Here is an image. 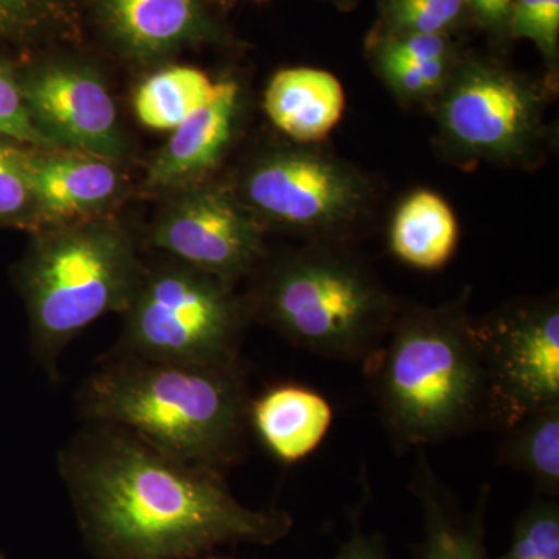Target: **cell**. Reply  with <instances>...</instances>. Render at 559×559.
Instances as JSON below:
<instances>
[{
	"mask_svg": "<svg viewBox=\"0 0 559 559\" xmlns=\"http://www.w3.org/2000/svg\"><path fill=\"white\" fill-rule=\"evenodd\" d=\"M114 355L238 369L246 329L237 288L207 272L168 259L143 267Z\"/></svg>",
	"mask_w": 559,
	"mask_h": 559,
	"instance_id": "ba28073f",
	"label": "cell"
},
{
	"mask_svg": "<svg viewBox=\"0 0 559 559\" xmlns=\"http://www.w3.org/2000/svg\"><path fill=\"white\" fill-rule=\"evenodd\" d=\"M231 190L264 231L301 242L356 245L374 223L377 180L322 143H271L253 154Z\"/></svg>",
	"mask_w": 559,
	"mask_h": 559,
	"instance_id": "52a82bcc",
	"label": "cell"
},
{
	"mask_svg": "<svg viewBox=\"0 0 559 559\" xmlns=\"http://www.w3.org/2000/svg\"><path fill=\"white\" fill-rule=\"evenodd\" d=\"M79 0H0V39L31 40L66 31Z\"/></svg>",
	"mask_w": 559,
	"mask_h": 559,
	"instance_id": "603a6c76",
	"label": "cell"
},
{
	"mask_svg": "<svg viewBox=\"0 0 559 559\" xmlns=\"http://www.w3.org/2000/svg\"><path fill=\"white\" fill-rule=\"evenodd\" d=\"M150 245L237 288L267 255L266 231L230 186L202 180L157 218Z\"/></svg>",
	"mask_w": 559,
	"mask_h": 559,
	"instance_id": "30bf717a",
	"label": "cell"
},
{
	"mask_svg": "<svg viewBox=\"0 0 559 559\" xmlns=\"http://www.w3.org/2000/svg\"><path fill=\"white\" fill-rule=\"evenodd\" d=\"M459 237L454 210L432 190L407 194L389 224L390 252L415 270L439 271L447 266L457 250Z\"/></svg>",
	"mask_w": 559,
	"mask_h": 559,
	"instance_id": "ac0fdd59",
	"label": "cell"
},
{
	"mask_svg": "<svg viewBox=\"0 0 559 559\" xmlns=\"http://www.w3.org/2000/svg\"><path fill=\"white\" fill-rule=\"evenodd\" d=\"M263 106L267 119L286 139L322 143L344 116V86L326 70L282 69L267 83Z\"/></svg>",
	"mask_w": 559,
	"mask_h": 559,
	"instance_id": "2e32d148",
	"label": "cell"
},
{
	"mask_svg": "<svg viewBox=\"0 0 559 559\" xmlns=\"http://www.w3.org/2000/svg\"><path fill=\"white\" fill-rule=\"evenodd\" d=\"M409 489L423 513V539L415 550V559H488L485 547L488 487L481 489L476 507L466 513L437 476L425 450H419Z\"/></svg>",
	"mask_w": 559,
	"mask_h": 559,
	"instance_id": "9a60e30c",
	"label": "cell"
},
{
	"mask_svg": "<svg viewBox=\"0 0 559 559\" xmlns=\"http://www.w3.org/2000/svg\"><path fill=\"white\" fill-rule=\"evenodd\" d=\"M356 2H358V0H336L337 7H340L341 10H352L353 7L356 5Z\"/></svg>",
	"mask_w": 559,
	"mask_h": 559,
	"instance_id": "f546056e",
	"label": "cell"
},
{
	"mask_svg": "<svg viewBox=\"0 0 559 559\" xmlns=\"http://www.w3.org/2000/svg\"><path fill=\"white\" fill-rule=\"evenodd\" d=\"M81 536L97 559H194L224 544L272 546L286 511L252 510L223 473L190 465L106 423H84L58 455Z\"/></svg>",
	"mask_w": 559,
	"mask_h": 559,
	"instance_id": "6da1fadb",
	"label": "cell"
},
{
	"mask_svg": "<svg viewBox=\"0 0 559 559\" xmlns=\"http://www.w3.org/2000/svg\"><path fill=\"white\" fill-rule=\"evenodd\" d=\"M465 3L476 27L488 32L498 40L509 39V10L503 7L502 0H465Z\"/></svg>",
	"mask_w": 559,
	"mask_h": 559,
	"instance_id": "83f0119b",
	"label": "cell"
},
{
	"mask_svg": "<svg viewBox=\"0 0 559 559\" xmlns=\"http://www.w3.org/2000/svg\"><path fill=\"white\" fill-rule=\"evenodd\" d=\"M20 83L33 123L55 148L86 151L112 160L127 154L116 102L91 66L43 62Z\"/></svg>",
	"mask_w": 559,
	"mask_h": 559,
	"instance_id": "8fae6325",
	"label": "cell"
},
{
	"mask_svg": "<svg viewBox=\"0 0 559 559\" xmlns=\"http://www.w3.org/2000/svg\"><path fill=\"white\" fill-rule=\"evenodd\" d=\"M248 280L241 297L249 323L340 362H366L403 301L356 245L301 242L267 252Z\"/></svg>",
	"mask_w": 559,
	"mask_h": 559,
	"instance_id": "277c9868",
	"label": "cell"
},
{
	"mask_svg": "<svg viewBox=\"0 0 559 559\" xmlns=\"http://www.w3.org/2000/svg\"><path fill=\"white\" fill-rule=\"evenodd\" d=\"M554 87L550 79H533L495 58L463 51L429 109L441 159L468 171L481 164L538 170L554 150L547 124Z\"/></svg>",
	"mask_w": 559,
	"mask_h": 559,
	"instance_id": "8992f818",
	"label": "cell"
},
{
	"mask_svg": "<svg viewBox=\"0 0 559 559\" xmlns=\"http://www.w3.org/2000/svg\"><path fill=\"white\" fill-rule=\"evenodd\" d=\"M0 134L27 143L33 148L55 150L49 139L44 138L33 123L24 95H22L20 76L7 61L0 60Z\"/></svg>",
	"mask_w": 559,
	"mask_h": 559,
	"instance_id": "4316f807",
	"label": "cell"
},
{
	"mask_svg": "<svg viewBox=\"0 0 559 559\" xmlns=\"http://www.w3.org/2000/svg\"><path fill=\"white\" fill-rule=\"evenodd\" d=\"M469 301V288L436 307L401 301L381 347L362 364L396 450H423L495 429Z\"/></svg>",
	"mask_w": 559,
	"mask_h": 559,
	"instance_id": "7a4b0ae2",
	"label": "cell"
},
{
	"mask_svg": "<svg viewBox=\"0 0 559 559\" xmlns=\"http://www.w3.org/2000/svg\"><path fill=\"white\" fill-rule=\"evenodd\" d=\"M215 83L200 69L173 66L151 75L134 98L135 116L151 130H175L212 97Z\"/></svg>",
	"mask_w": 559,
	"mask_h": 559,
	"instance_id": "ffe728a7",
	"label": "cell"
},
{
	"mask_svg": "<svg viewBox=\"0 0 559 559\" xmlns=\"http://www.w3.org/2000/svg\"><path fill=\"white\" fill-rule=\"evenodd\" d=\"M249 395L245 371L109 353L81 384L84 423L131 430L157 450L224 473L246 454Z\"/></svg>",
	"mask_w": 559,
	"mask_h": 559,
	"instance_id": "3957f363",
	"label": "cell"
},
{
	"mask_svg": "<svg viewBox=\"0 0 559 559\" xmlns=\"http://www.w3.org/2000/svg\"><path fill=\"white\" fill-rule=\"evenodd\" d=\"M465 0H381L370 35L459 36L473 27Z\"/></svg>",
	"mask_w": 559,
	"mask_h": 559,
	"instance_id": "7402d4cb",
	"label": "cell"
},
{
	"mask_svg": "<svg viewBox=\"0 0 559 559\" xmlns=\"http://www.w3.org/2000/svg\"><path fill=\"white\" fill-rule=\"evenodd\" d=\"M210 2L221 3L223 0H210Z\"/></svg>",
	"mask_w": 559,
	"mask_h": 559,
	"instance_id": "1f68e13d",
	"label": "cell"
},
{
	"mask_svg": "<svg viewBox=\"0 0 559 559\" xmlns=\"http://www.w3.org/2000/svg\"><path fill=\"white\" fill-rule=\"evenodd\" d=\"M507 38L535 44L557 83L559 62V0H513Z\"/></svg>",
	"mask_w": 559,
	"mask_h": 559,
	"instance_id": "cb8c5ba5",
	"label": "cell"
},
{
	"mask_svg": "<svg viewBox=\"0 0 559 559\" xmlns=\"http://www.w3.org/2000/svg\"><path fill=\"white\" fill-rule=\"evenodd\" d=\"M474 334L491 388L495 429L503 432L559 403L558 294L510 301L474 318Z\"/></svg>",
	"mask_w": 559,
	"mask_h": 559,
	"instance_id": "9c48e42d",
	"label": "cell"
},
{
	"mask_svg": "<svg viewBox=\"0 0 559 559\" xmlns=\"http://www.w3.org/2000/svg\"><path fill=\"white\" fill-rule=\"evenodd\" d=\"M210 0H97L103 31L128 58L153 62L223 38Z\"/></svg>",
	"mask_w": 559,
	"mask_h": 559,
	"instance_id": "4fadbf2b",
	"label": "cell"
},
{
	"mask_svg": "<svg viewBox=\"0 0 559 559\" xmlns=\"http://www.w3.org/2000/svg\"><path fill=\"white\" fill-rule=\"evenodd\" d=\"M194 559H231V558H223V557H207V555H204V557L194 558Z\"/></svg>",
	"mask_w": 559,
	"mask_h": 559,
	"instance_id": "4dcf8cb0",
	"label": "cell"
},
{
	"mask_svg": "<svg viewBox=\"0 0 559 559\" xmlns=\"http://www.w3.org/2000/svg\"><path fill=\"white\" fill-rule=\"evenodd\" d=\"M498 559H559V507L536 500L514 525L513 540Z\"/></svg>",
	"mask_w": 559,
	"mask_h": 559,
	"instance_id": "484cf974",
	"label": "cell"
},
{
	"mask_svg": "<svg viewBox=\"0 0 559 559\" xmlns=\"http://www.w3.org/2000/svg\"><path fill=\"white\" fill-rule=\"evenodd\" d=\"M352 536L331 559H392L380 535H366L358 518H353Z\"/></svg>",
	"mask_w": 559,
	"mask_h": 559,
	"instance_id": "f1b7e54d",
	"label": "cell"
},
{
	"mask_svg": "<svg viewBox=\"0 0 559 559\" xmlns=\"http://www.w3.org/2000/svg\"><path fill=\"white\" fill-rule=\"evenodd\" d=\"M500 466L527 474L550 498L559 495V403L532 412L503 430Z\"/></svg>",
	"mask_w": 559,
	"mask_h": 559,
	"instance_id": "d6986e66",
	"label": "cell"
},
{
	"mask_svg": "<svg viewBox=\"0 0 559 559\" xmlns=\"http://www.w3.org/2000/svg\"><path fill=\"white\" fill-rule=\"evenodd\" d=\"M38 231L105 216L123 194V175L116 160L79 150L25 151Z\"/></svg>",
	"mask_w": 559,
	"mask_h": 559,
	"instance_id": "7c38bea8",
	"label": "cell"
},
{
	"mask_svg": "<svg viewBox=\"0 0 559 559\" xmlns=\"http://www.w3.org/2000/svg\"><path fill=\"white\" fill-rule=\"evenodd\" d=\"M333 423V409L314 390L278 384L249 401V428L278 462L296 463L318 450Z\"/></svg>",
	"mask_w": 559,
	"mask_h": 559,
	"instance_id": "e0dca14e",
	"label": "cell"
},
{
	"mask_svg": "<svg viewBox=\"0 0 559 559\" xmlns=\"http://www.w3.org/2000/svg\"><path fill=\"white\" fill-rule=\"evenodd\" d=\"M242 98L237 80L216 81L212 97L173 130L171 138L154 156L146 173V187L186 189L207 179L234 142Z\"/></svg>",
	"mask_w": 559,
	"mask_h": 559,
	"instance_id": "5bb4252c",
	"label": "cell"
},
{
	"mask_svg": "<svg viewBox=\"0 0 559 559\" xmlns=\"http://www.w3.org/2000/svg\"><path fill=\"white\" fill-rule=\"evenodd\" d=\"M0 559H2V557H0Z\"/></svg>",
	"mask_w": 559,
	"mask_h": 559,
	"instance_id": "d6a6232c",
	"label": "cell"
},
{
	"mask_svg": "<svg viewBox=\"0 0 559 559\" xmlns=\"http://www.w3.org/2000/svg\"><path fill=\"white\" fill-rule=\"evenodd\" d=\"M145 264L128 230L109 216L39 230L21 263L32 355L50 381L70 342L130 304Z\"/></svg>",
	"mask_w": 559,
	"mask_h": 559,
	"instance_id": "5b68a950",
	"label": "cell"
},
{
	"mask_svg": "<svg viewBox=\"0 0 559 559\" xmlns=\"http://www.w3.org/2000/svg\"><path fill=\"white\" fill-rule=\"evenodd\" d=\"M367 57L371 68L380 76L382 83L392 92L393 97L406 108L430 109L439 97L444 84L450 80L457 60H440L432 62H414L393 53L378 43L367 40Z\"/></svg>",
	"mask_w": 559,
	"mask_h": 559,
	"instance_id": "44dd1931",
	"label": "cell"
},
{
	"mask_svg": "<svg viewBox=\"0 0 559 559\" xmlns=\"http://www.w3.org/2000/svg\"><path fill=\"white\" fill-rule=\"evenodd\" d=\"M0 224L38 230V212L25 151L0 139Z\"/></svg>",
	"mask_w": 559,
	"mask_h": 559,
	"instance_id": "d4e9b609",
	"label": "cell"
}]
</instances>
